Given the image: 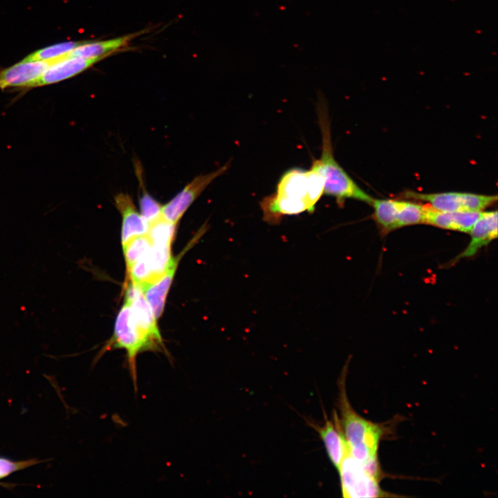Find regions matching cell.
<instances>
[{
    "label": "cell",
    "instance_id": "obj_9",
    "mask_svg": "<svg viewBox=\"0 0 498 498\" xmlns=\"http://www.w3.org/2000/svg\"><path fill=\"white\" fill-rule=\"evenodd\" d=\"M26 61L0 71V89H31L46 70L55 62Z\"/></svg>",
    "mask_w": 498,
    "mask_h": 498
},
{
    "label": "cell",
    "instance_id": "obj_5",
    "mask_svg": "<svg viewBox=\"0 0 498 498\" xmlns=\"http://www.w3.org/2000/svg\"><path fill=\"white\" fill-rule=\"evenodd\" d=\"M342 496L348 498L398 497L383 490L380 481L369 474L349 453L338 469Z\"/></svg>",
    "mask_w": 498,
    "mask_h": 498
},
{
    "label": "cell",
    "instance_id": "obj_1",
    "mask_svg": "<svg viewBox=\"0 0 498 498\" xmlns=\"http://www.w3.org/2000/svg\"><path fill=\"white\" fill-rule=\"evenodd\" d=\"M324 177L320 161L314 160L309 169L292 168L281 176L275 192L260 202L263 219L278 224L285 216L311 213L324 194Z\"/></svg>",
    "mask_w": 498,
    "mask_h": 498
},
{
    "label": "cell",
    "instance_id": "obj_10",
    "mask_svg": "<svg viewBox=\"0 0 498 498\" xmlns=\"http://www.w3.org/2000/svg\"><path fill=\"white\" fill-rule=\"evenodd\" d=\"M102 59L64 57L55 60L31 89L56 84L84 72Z\"/></svg>",
    "mask_w": 498,
    "mask_h": 498
},
{
    "label": "cell",
    "instance_id": "obj_12",
    "mask_svg": "<svg viewBox=\"0 0 498 498\" xmlns=\"http://www.w3.org/2000/svg\"><path fill=\"white\" fill-rule=\"evenodd\" d=\"M114 201L122 216V245L136 236L147 234L148 223L136 209L131 197L128 194L120 193Z\"/></svg>",
    "mask_w": 498,
    "mask_h": 498
},
{
    "label": "cell",
    "instance_id": "obj_6",
    "mask_svg": "<svg viewBox=\"0 0 498 498\" xmlns=\"http://www.w3.org/2000/svg\"><path fill=\"white\" fill-rule=\"evenodd\" d=\"M403 195L407 199L426 201L434 209L444 212H481L492 205L497 199L496 195L456 192L425 194L407 191Z\"/></svg>",
    "mask_w": 498,
    "mask_h": 498
},
{
    "label": "cell",
    "instance_id": "obj_15",
    "mask_svg": "<svg viewBox=\"0 0 498 498\" xmlns=\"http://www.w3.org/2000/svg\"><path fill=\"white\" fill-rule=\"evenodd\" d=\"M178 265V259H173L167 271L154 282L145 284L141 288L145 299L157 320L162 315L166 297Z\"/></svg>",
    "mask_w": 498,
    "mask_h": 498
},
{
    "label": "cell",
    "instance_id": "obj_7",
    "mask_svg": "<svg viewBox=\"0 0 498 498\" xmlns=\"http://www.w3.org/2000/svg\"><path fill=\"white\" fill-rule=\"evenodd\" d=\"M124 301L130 306L136 326L151 343L154 351L165 352L156 319L141 287L130 282L126 287Z\"/></svg>",
    "mask_w": 498,
    "mask_h": 498
},
{
    "label": "cell",
    "instance_id": "obj_18",
    "mask_svg": "<svg viewBox=\"0 0 498 498\" xmlns=\"http://www.w3.org/2000/svg\"><path fill=\"white\" fill-rule=\"evenodd\" d=\"M147 258L154 282L167 271L174 259L171 252V245L152 243Z\"/></svg>",
    "mask_w": 498,
    "mask_h": 498
},
{
    "label": "cell",
    "instance_id": "obj_11",
    "mask_svg": "<svg viewBox=\"0 0 498 498\" xmlns=\"http://www.w3.org/2000/svg\"><path fill=\"white\" fill-rule=\"evenodd\" d=\"M481 212H444L434 209L430 205H425L424 223L443 229L469 233Z\"/></svg>",
    "mask_w": 498,
    "mask_h": 498
},
{
    "label": "cell",
    "instance_id": "obj_24",
    "mask_svg": "<svg viewBox=\"0 0 498 498\" xmlns=\"http://www.w3.org/2000/svg\"><path fill=\"white\" fill-rule=\"evenodd\" d=\"M44 460L30 459L21 461H13L7 457L0 456V479L8 477L11 474L26 469L33 465L44 462ZM0 485L8 488L12 485L0 483Z\"/></svg>",
    "mask_w": 498,
    "mask_h": 498
},
{
    "label": "cell",
    "instance_id": "obj_4",
    "mask_svg": "<svg viewBox=\"0 0 498 498\" xmlns=\"http://www.w3.org/2000/svg\"><path fill=\"white\" fill-rule=\"evenodd\" d=\"M122 349L127 353V362L129 372L131 377L134 389H137V356L145 351H154L151 343L140 333L133 321L129 304L124 301L115 322L114 333L100 352L103 354L107 350Z\"/></svg>",
    "mask_w": 498,
    "mask_h": 498
},
{
    "label": "cell",
    "instance_id": "obj_2",
    "mask_svg": "<svg viewBox=\"0 0 498 498\" xmlns=\"http://www.w3.org/2000/svg\"><path fill=\"white\" fill-rule=\"evenodd\" d=\"M321 130V169L324 177V194L335 197L339 204L352 199L371 204L373 198L362 190L335 159L331 142V124L326 104L322 99L317 105Z\"/></svg>",
    "mask_w": 498,
    "mask_h": 498
},
{
    "label": "cell",
    "instance_id": "obj_21",
    "mask_svg": "<svg viewBox=\"0 0 498 498\" xmlns=\"http://www.w3.org/2000/svg\"><path fill=\"white\" fill-rule=\"evenodd\" d=\"M151 245L152 242L147 234L136 236L122 245L127 269L136 261L145 257Z\"/></svg>",
    "mask_w": 498,
    "mask_h": 498
},
{
    "label": "cell",
    "instance_id": "obj_16",
    "mask_svg": "<svg viewBox=\"0 0 498 498\" xmlns=\"http://www.w3.org/2000/svg\"><path fill=\"white\" fill-rule=\"evenodd\" d=\"M136 35L137 34H131L107 40L82 42L68 52L66 57L102 59L107 55L127 45Z\"/></svg>",
    "mask_w": 498,
    "mask_h": 498
},
{
    "label": "cell",
    "instance_id": "obj_20",
    "mask_svg": "<svg viewBox=\"0 0 498 498\" xmlns=\"http://www.w3.org/2000/svg\"><path fill=\"white\" fill-rule=\"evenodd\" d=\"M82 42H65L37 50L27 55L24 60L52 62L64 57L67 53Z\"/></svg>",
    "mask_w": 498,
    "mask_h": 498
},
{
    "label": "cell",
    "instance_id": "obj_14",
    "mask_svg": "<svg viewBox=\"0 0 498 498\" xmlns=\"http://www.w3.org/2000/svg\"><path fill=\"white\" fill-rule=\"evenodd\" d=\"M317 432L323 441L332 464L338 469L349 453L348 445L342 432L340 421L335 415L333 422L327 420Z\"/></svg>",
    "mask_w": 498,
    "mask_h": 498
},
{
    "label": "cell",
    "instance_id": "obj_8",
    "mask_svg": "<svg viewBox=\"0 0 498 498\" xmlns=\"http://www.w3.org/2000/svg\"><path fill=\"white\" fill-rule=\"evenodd\" d=\"M230 162L213 172L200 174L185 186L174 197L162 207L163 216L169 222L177 224L185 212L216 178L228 171Z\"/></svg>",
    "mask_w": 498,
    "mask_h": 498
},
{
    "label": "cell",
    "instance_id": "obj_23",
    "mask_svg": "<svg viewBox=\"0 0 498 498\" xmlns=\"http://www.w3.org/2000/svg\"><path fill=\"white\" fill-rule=\"evenodd\" d=\"M142 194L140 198V214L148 225L163 216L160 204L146 191L142 185Z\"/></svg>",
    "mask_w": 498,
    "mask_h": 498
},
{
    "label": "cell",
    "instance_id": "obj_19",
    "mask_svg": "<svg viewBox=\"0 0 498 498\" xmlns=\"http://www.w3.org/2000/svg\"><path fill=\"white\" fill-rule=\"evenodd\" d=\"M425 205L409 201L397 200V228L424 223Z\"/></svg>",
    "mask_w": 498,
    "mask_h": 498
},
{
    "label": "cell",
    "instance_id": "obj_17",
    "mask_svg": "<svg viewBox=\"0 0 498 498\" xmlns=\"http://www.w3.org/2000/svg\"><path fill=\"white\" fill-rule=\"evenodd\" d=\"M374 217L377 223L385 231L397 228V200L373 199Z\"/></svg>",
    "mask_w": 498,
    "mask_h": 498
},
{
    "label": "cell",
    "instance_id": "obj_13",
    "mask_svg": "<svg viewBox=\"0 0 498 498\" xmlns=\"http://www.w3.org/2000/svg\"><path fill=\"white\" fill-rule=\"evenodd\" d=\"M470 241L455 260L474 255L479 249L497 237V212H481L470 231Z\"/></svg>",
    "mask_w": 498,
    "mask_h": 498
},
{
    "label": "cell",
    "instance_id": "obj_22",
    "mask_svg": "<svg viewBox=\"0 0 498 498\" xmlns=\"http://www.w3.org/2000/svg\"><path fill=\"white\" fill-rule=\"evenodd\" d=\"M176 226L162 216L148 225L147 234L152 243L172 245Z\"/></svg>",
    "mask_w": 498,
    "mask_h": 498
},
{
    "label": "cell",
    "instance_id": "obj_3",
    "mask_svg": "<svg viewBox=\"0 0 498 498\" xmlns=\"http://www.w3.org/2000/svg\"><path fill=\"white\" fill-rule=\"evenodd\" d=\"M340 424L349 453L358 459L378 456L379 444L389 432V426L375 423L359 415L351 407L345 390V375L340 381Z\"/></svg>",
    "mask_w": 498,
    "mask_h": 498
}]
</instances>
